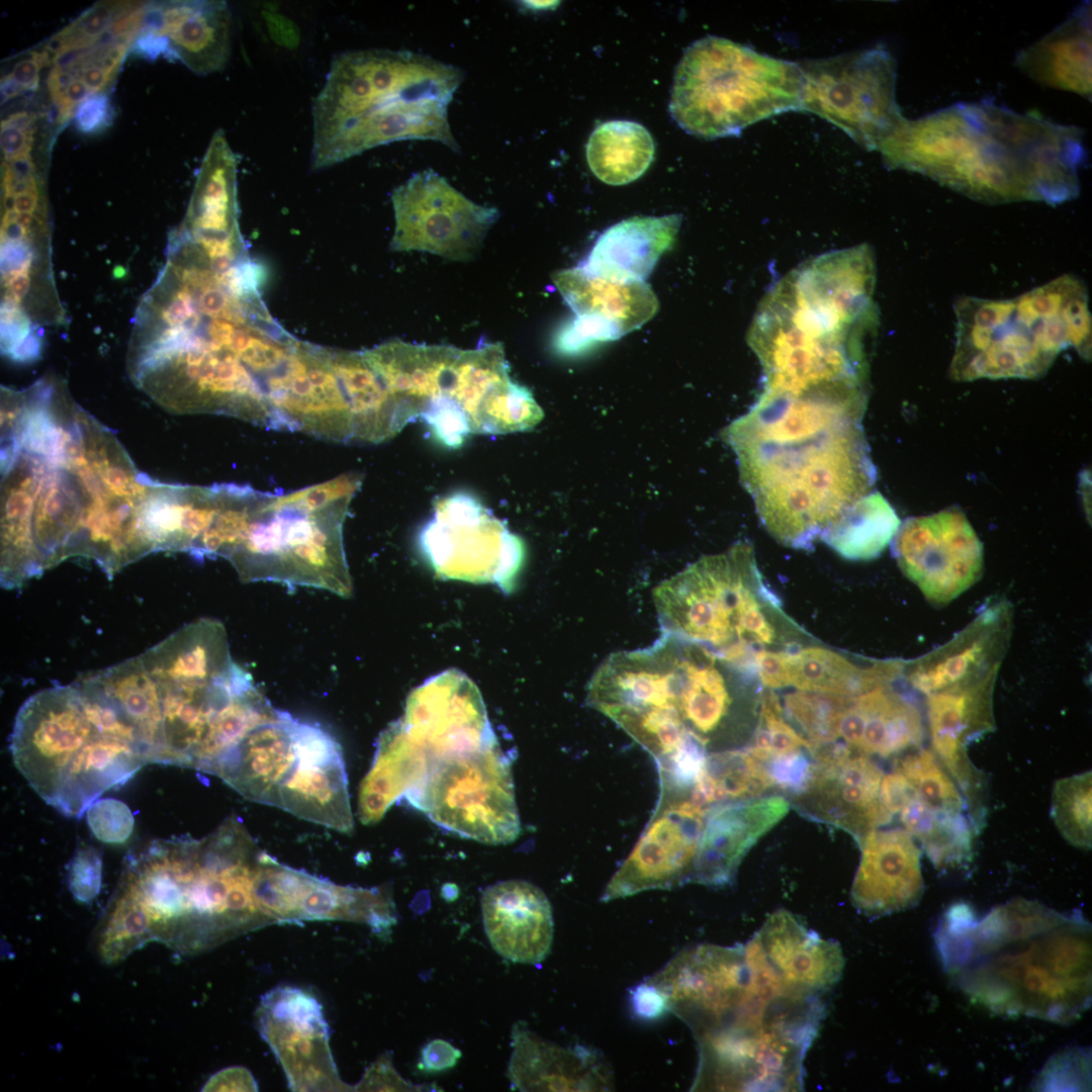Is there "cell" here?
I'll list each match as a JSON object with an SVG mask.
<instances>
[{
  "instance_id": "51",
  "label": "cell",
  "mask_w": 1092,
  "mask_h": 1092,
  "mask_svg": "<svg viewBox=\"0 0 1092 1092\" xmlns=\"http://www.w3.org/2000/svg\"><path fill=\"white\" fill-rule=\"evenodd\" d=\"M462 1053L449 1041L435 1038L426 1043L421 1051L419 1069L426 1073H441L454 1068Z\"/></svg>"
},
{
  "instance_id": "19",
  "label": "cell",
  "mask_w": 1092,
  "mask_h": 1092,
  "mask_svg": "<svg viewBox=\"0 0 1092 1092\" xmlns=\"http://www.w3.org/2000/svg\"><path fill=\"white\" fill-rule=\"evenodd\" d=\"M747 978L743 945L699 944L678 952L646 982L698 1040L732 1013L745 993Z\"/></svg>"
},
{
  "instance_id": "42",
  "label": "cell",
  "mask_w": 1092,
  "mask_h": 1092,
  "mask_svg": "<svg viewBox=\"0 0 1092 1092\" xmlns=\"http://www.w3.org/2000/svg\"><path fill=\"white\" fill-rule=\"evenodd\" d=\"M895 768L908 780L919 798L931 809L969 816L963 793L932 749L921 748L904 755L898 759Z\"/></svg>"
},
{
  "instance_id": "40",
  "label": "cell",
  "mask_w": 1092,
  "mask_h": 1092,
  "mask_svg": "<svg viewBox=\"0 0 1092 1092\" xmlns=\"http://www.w3.org/2000/svg\"><path fill=\"white\" fill-rule=\"evenodd\" d=\"M900 821L917 838L934 868L941 872L966 868L973 859L978 835L967 814L937 812L916 794L898 812Z\"/></svg>"
},
{
  "instance_id": "5",
  "label": "cell",
  "mask_w": 1092,
  "mask_h": 1092,
  "mask_svg": "<svg viewBox=\"0 0 1092 1092\" xmlns=\"http://www.w3.org/2000/svg\"><path fill=\"white\" fill-rule=\"evenodd\" d=\"M944 971L993 1012L1069 1023L1091 1005V926L1015 898L982 919L952 905L934 934Z\"/></svg>"
},
{
  "instance_id": "36",
  "label": "cell",
  "mask_w": 1092,
  "mask_h": 1092,
  "mask_svg": "<svg viewBox=\"0 0 1092 1092\" xmlns=\"http://www.w3.org/2000/svg\"><path fill=\"white\" fill-rule=\"evenodd\" d=\"M430 764L426 751L406 733L400 720L378 737L372 765L361 783L358 814L362 823L378 822L386 811L416 789Z\"/></svg>"
},
{
  "instance_id": "45",
  "label": "cell",
  "mask_w": 1092,
  "mask_h": 1092,
  "mask_svg": "<svg viewBox=\"0 0 1092 1092\" xmlns=\"http://www.w3.org/2000/svg\"><path fill=\"white\" fill-rule=\"evenodd\" d=\"M803 748H809L808 741L786 721L777 695L772 691H765L754 742L748 749L756 757L765 758L770 754L788 753Z\"/></svg>"
},
{
  "instance_id": "37",
  "label": "cell",
  "mask_w": 1092,
  "mask_h": 1092,
  "mask_svg": "<svg viewBox=\"0 0 1092 1092\" xmlns=\"http://www.w3.org/2000/svg\"><path fill=\"white\" fill-rule=\"evenodd\" d=\"M898 672L896 663L862 668L823 647L784 650L785 687L805 692L853 697L888 685Z\"/></svg>"
},
{
  "instance_id": "27",
  "label": "cell",
  "mask_w": 1092,
  "mask_h": 1092,
  "mask_svg": "<svg viewBox=\"0 0 1092 1092\" xmlns=\"http://www.w3.org/2000/svg\"><path fill=\"white\" fill-rule=\"evenodd\" d=\"M814 761L811 782L795 800L803 815L845 830L857 843L892 821L880 796L884 771L869 755L847 749Z\"/></svg>"
},
{
  "instance_id": "10",
  "label": "cell",
  "mask_w": 1092,
  "mask_h": 1092,
  "mask_svg": "<svg viewBox=\"0 0 1092 1092\" xmlns=\"http://www.w3.org/2000/svg\"><path fill=\"white\" fill-rule=\"evenodd\" d=\"M956 315L950 376L958 381L1038 377L1068 347L1090 355L1088 295L1070 275L1013 299L964 297Z\"/></svg>"
},
{
  "instance_id": "32",
  "label": "cell",
  "mask_w": 1092,
  "mask_h": 1092,
  "mask_svg": "<svg viewBox=\"0 0 1092 1092\" xmlns=\"http://www.w3.org/2000/svg\"><path fill=\"white\" fill-rule=\"evenodd\" d=\"M510 1077L522 1091H607L613 1073L598 1051L563 1048L516 1024Z\"/></svg>"
},
{
  "instance_id": "49",
  "label": "cell",
  "mask_w": 1092,
  "mask_h": 1092,
  "mask_svg": "<svg viewBox=\"0 0 1092 1092\" xmlns=\"http://www.w3.org/2000/svg\"><path fill=\"white\" fill-rule=\"evenodd\" d=\"M114 110L109 94H97L79 104L74 122L79 132L96 134L106 129L113 120Z\"/></svg>"
},
{
  "instance_id": "15",
  "label": "cell",
  "mask_w": 1092,
  "mask_h": 1092,
  "mask_svg": "<svg viewBox=\"0 0 1092 1092\" xmlns=\"http://www.w3.org/2000/svg\"><path fill=\"white\" fill-rule=\"evenodd\" d=\"M802 109L841 128L863 148L878 150L904 120L896 101L897 66L883 47L809 61Z\"/></svg>"
},
{
  "instance_id": "39",
  "label": "cell",
  "mask_w": 1092,
  "mask_h": 1092,
  "mask_svg": "<svg viewBox=\"0 0 1092 1092\" xmlns=\"http://www.w3.org/2000/svg\"><path fill=\"white\" fill-rule=\"evenodd\" d=\"M654 142L640 123L611 120L597 126L586 145L592 172L610 185H624L638 179L654 158Z\"/></svg>"
},
{
  "instance_id": "18",
  "label": "cell",
  "mask_w": 1092,
  "mask_h": 1092,
  "mask_svg": "<svg viewBox=\"0 0 1092 1092\" xmlns=\"http://www.w3.org/2000/svg\"><path fill=\"white\" fill-rule=\"evenodd\" d=\"M894 537L902 572L935 606L957 599L982 574V543L960 509L909 518Z\"/></svg>"
},
{
  "instance_id": "11",
  "label": "cell",
  "mask_w": 1092,
  "mask_h": 1092,
  "mask_svg": "<svg viewBox=\"0 0 1092 1092\" xmlns=\"http://www.w3.org/2000/svg\"><path fill=\"white\" fill-rule=\"evenodd\" d=\"M663 632L697 643L748 672L754 653L778 635V598L762 580L751 546L705 556L653 592Z\"/></svg>"
},
{
  "instance_id": "21",
  "label": "cell",
  "mask_w": 1092,
  "mask_h": 1092,
  "mask_svg": "<svg viewBox=\"0 0 1092 1092\" xmlns=\"http://www.w3.org/2000/svg\"><path fill=\"white\" fill-rule=\"evenodd\" d=\"M258 1028L292 1091H347L329 1044V1027L318 1001L290 986L266 993L257 1009Z\"/></svg>"
},
{
  "instance_id": "48",
  "label": "cell",
  "mask_w": 1092,
  "mask_h": 1092,
  "mask_svg": "<svg viewBox=\"0 0 1092 1092\" xmlns=\"http://www.w3.org/2000/svg\"><path fill=\"white\" fill-rule=\"evenodd\" d=\"M102 857L100 851L87 843L79 844L68 869L69 889L82 903L94 900L100 892Z\"/></svg>"
},
{
  "instance_id": "3",
  "label": "cell",
  "mask_w": 1092,
  "mask_h": 1092,
  "mask_svg": "<svg viewBox=\"0 0 1092 1092\" xmlns=\"http://www.w3.org/2000/svg\"><path fill=\"white\" fill-rule=\"evenodd\" d=\"M263 853L235 815L202 838L131 852L96 930L99 958L115 964L151 941L192 954L273 924L255 896Z\"/></svg>"
},
{
  "instance_id": "43",
  "label": "cell",
  "mask_w": 1092,
  "mask_h": 1092,
  "mask_svg": "<svg viewBox=\"0 0 1092 1092\" xmlns=\"http://www.w3.org/2000/svg\"><path fill=\"white\" fill-rule=\"evenodd\" d=\"M1091 771L1058 780L1053 789L1051 815L1062 836L1078 848H1091Z\"/></svg>"
},
{
  "instance_id": "2",
  "label": "cell",
  "mask_w": 1092,
  "mask_h": 1092,
  "mask_svg": "<svg viewBox=\"0 0 1092 1092\" xmlns=\"http://www.w3.org/2000/svg\"><path fill=\"white\" fill-rule=\"evenodd\" d=\"M263 274L250 257L173 230L165 263L132 321L126 369L135 387L183 413L241 399L283 332L261 298Z\"/></svg>"
},
{
  "instance_id": "38",
  "label": "cell",
  "mask_w": 1092,
  "mask_h": 1092,
  "mask_svg": "<svg viewBox=\"0 0 1092 1092\" xmlns=\"http://www.w3.org/2000/svg\"><path fill=\"white\" fill-rule=\"evenodd\" d=\"M88 674L136 728L150 763H157L162 736L160 691L140 655Z\"/></svg>"
},
{
  "instance_id": "17",
  "label": "cell",
  "mask_w": 1092,
  "mask_h": 1092,
  "mask_svg": "<svg viewBox=\"0 0 1092 1092\" xmlns=\"http://www.w3.org/2000/svg\"><path fill=\"white\" fill-rule=\"evenodd\" d=\"M391 201L392 250L426 252L459 262L476 256L499 216L496 208L473 202L431 169L396 187Z\"/></svg>"
},
{
  "instance_id": "22",
  "label": "cell",
  "mask_w": 1092,
  "mask_h": 1092,
  "mask_svg": "<svg viewBox=\"0 0 1092 1092\" xmlns=\"http://www.w3.org/2000/svg\"><path fill=\"white\" fill-rule=\"evenodd\" d=\"M553 281L575 317L556 335L559 353L572 355L596 342L614 341L639 329L659 304L645 281L592 275L579 266L556 272Z\"/></svg>"
},
{
  "instance_id": "30",
  "label": "cell",
  "mask_w": 1092,
  "mask_h": 1092,
  "mask_svg": "<svg viewBox=\"0 0 1092 1092\" xmlns=\"http://www.w3.org/2000/svg\"><path fill=\"white\" fill-rule=\"evenodd\" d=\"M485 934L503 958L520 964H538L549 953L553 940L550 902L537 886L522 880L498 882L481 897Z\"/></svg>"
},
{
  "instance_id": "6",
  "label": "cell",
  "mask_w": 1092,
  "mask_h": 1092,
  "mask_svg": "<svg viewBox=\"0 0 1092 1092\" xmlns=\"http://www.w3.org/2000/svg\"><path fill=\"white\" fill-rule=\"evenodd\" d=\"M852 271L805 264L762 298L747 341L762 367V394L814 397L868 391V341L878 311Z\"/></svg>"
},
{
  "instance_id": "1",
  "label": "cell",
  "mask_w": 1092,
  "mask_h": 1092,
  "mask_svg": "<svg viewBox=\"0 0 1092 1092\" xmlns=\"http://www.w3.org/2000/svg\"><path fill=\"white\" fill-rule=\"evenodd\" d=\"M155 483L61 379L2 387V586L18 587L76 556L112 576L154 552Z\"/></svg>"
},
{
  "instance_id": "16",
  "label": "cell",
  "mask_w": 1092,
  "mask_h": 1092,
  "mask_svg": "<svg viewBox=\"0 0 1092 1092\" xmlns=\"http://www.w3.org/2000/svg\"><path fill=\"white\" fill-rule=\"evenodd\" d=\"M420 547L445 578L497 582L509 589L524 560L521 540L477 499L456 493L438 502Z\"/></svg>"
},
{
  "instance_id": "7",
  "label": "cell",
  "mask_w": 1092,
  "mask_h": 1092,
  "mask_svg": "<svg viewBox=\"0 0 1092 1092\" xmlns=\"http://www.w3.org/2000/svg\"><path fill=\"white\" fill-rule=\"evenodd\" d=\"M462 80L458 67L407 51L336 56L312 104L311 168L406 140L439 142L459 152L448 106Z\"/></svg>"
},
{
  "instance_id": "41",
  "label": "cell",
  "mask_w": 1092,
  "mask_h": 1092,
  "mask_svg": "<svg viewBox=\"0 0 1092 1092\" xmlns=\"http://www.w3.org/2000/svg\"><path fill=\"white\" fill-rule=\"evenodd\" d=\"M900 524L888 500L880 492H870L846 509L820 539L846 559L870 560L884 551Z\"/></svg>"
},
{
  "instance_id": "55",
  "label": "cell",
  "mask_w": 1092,
  "mask_h": 1092,
  "mask_svg": "<svg viewBox=\"0 0 1092 1092\" xmlns=\"http://www.w3.org/2000/svg\"><path fill=\"white\" fill-rule=\"evenodd\" d=\"M632 1005L637 1015L644 1018H655L666 1010L661 995L647 982L633 989Z\"/></svg>"
},
{
  "instance_id": "4",
  "label": "cell",
  "mask_w": 1092,
  "mask_h": 1092,
  "mask_svg": "<svg viewBox=\"0 0 1092 1092\" xmlns=\"http://www.w3.org/2000/svg\"><path fill=\"white\" fill-rule=\"evenodd\" d=\"M887 167L915 172L988 203L1077 196L1083 131L992 101L957 103L904 119L878 150Z\"/></svg>"
},
{
  "instance_id": "13",
  "label": "cell",
  "mask_w": 1092,
  "mask_h": 1092,
  "mask_svg": "<svg viewBox=\"0 0 1092 1092\" xmlns=\"http://www.w3.org/2000/svg\"><path fill=\"white\" fill-rule=\"evenodd\" d=\"M149 1H98L33 47L40 80L33 94L61 132L86 98L109 94L131 53Z\"/></svg>"
},
{
  "instance_id": "20",
  "label": "cell",
  "mask_w": 1092,
  "mask_h": 1092,
  "mask_svg": "<svg viewBox=\"0 0 1092 1092\" xmlns=\"http://www.w3.org/2000/svg\"><path fill=\"white\" fill-rule=\"evenodd\" d=\"M708 811L691 797L659 794L645 830L609 881L601 901L689 883Z\"/></svg>"
},
{
  "instance_id": "26",
  "label": "cell",
  "mask_w": 1092,
  "mask_h": 1092,
  "mask_svg": "<svg viewBox=\"0 0 1092 1092\" xmlns=\"http://www.w3.org/2000/svg\"><path fill=\"white\" fill-rule=\"evenodd\" d=\"M932 750L963 793L975 831L987 813L986 779L968 756L967 747L994 727L990 687L967 681L928 696Z\"/></svg>"
},
{
  "instance_id": "47",
  "label": "cell",
  "mask_w": 1092,
  "mask_h": 1092,
  "mask_svg": "<svg viewBox=\"0 0 1092 1092\" xmlns=\"http://www.w3.org/2000/svg\"><path fill=\"white\" fill-rule=\"evenodd\" d=\"M93 835L104 843L119 844L131 835L134 825L128 806L114 798L97 799L86 810Z\"/></svg>"
},
{
  "instance_id": "46",
  "label": "cell",
  "mask_w": 1092,
  "mask_h": 1092,
  "mask_svg": "<svg viewBox=\"0 0 1092 1092\" xmlns=\"http://www.w3.org/2000/svg\"><path fill=\"white\" fill-rule=\"evenodd\" d=\"M804 749L758 758L769 789L777 788L796 797L807 789L814 774L815 761L811 754H805Z\"/></svg>"
},
{
  "instance_id": "44",
  "label": "cell",
  "mask_w": 1092,
  "mask_h": 1092,
  "mask_svg": "<svg viewBox=\"0 0 1092 1092\" xmlns=\"http://www.w3.org/2000/svg\"><path fill=\"white\" fill-rule=\"evenodd\" d=\"M844 698L805 691L786 696V712L803 732L809 747L837 740L836 721Z\"/></svg>"
},
{
  "instance_id": "35",
  "label": "cell",
  "mask_w": 1092,
  "mask_h": 1092,
  "mask_svg": "<svg viewBox=\"0 0 1092 1092\" xmlns=\"http://www.w3.org/2000/svg\"><path fill=\"white\" fill-rule=\"evenodd\" d=\"M1016 67L1040 85L1091 99V5L1079 6L1064 22L1022 50Z\"/></svg>"
},
{
  "instance_id": "24",
  "label": "cell",
  "mask_w": 1092,
  "mask_h": 1092,
  "mask_svg": "<svg viewBox=\"0 0 1092 1092\" xmlns=\"http://www.w3.org/2000/svg\"><path fill=\"white\" fill-rule=\"evenodd\" d=\"M400 721L430 758L473 752L497 740L480 693L459 672L441 673L414 690Z\"/></svg>"
},
{
  "instance_id": "31",
  "label": "cell",
  "mask_w": 1092,
  "mask_h": 1092,
  "mask_svg": "<svg viewBox=\"0 0 1092 1092\" xmlns=\"http://www.w3.org/2000/svg\"><path fill=\"white\" fill-rule=\"evenodd\" d=\"M924 734L918 707L887 685L845 697L836 721L837 740L866 755L900 754L918 747Z\"/></svg>"
},
{
  "instance_id": "28",
  "label": "cell",
  "mask_w": 1092,
  "mask_h": 1092,
  "mask_svg": "<svg viewBox=\"0 0 1092 1092\" xmlns=\"http://www.w3.org/2000/svg\"><path fill=\"white\" fill-rule=\"evenodd\" d=\"M860 859L851 886L852 905L880 917L918 904L924 883L921 849L904 828L875 829L858 843Z\"/></svg>"
},
{
  "instance_id": "9",
  "label": "cell",
  "mask_w": 1092,
  "mask_h": 1092,
  "mask_svg": "<svg viewBox=\"0 0 1092 1092\" xmlns=\"http://www.w3.org/2000/svg\"><path fill=\"white\" fill-rule=\"evenodd\" d=\"M361 476L347 473L287 493L238 485L224 513L219 556L243 581L308 586L348 597L343 524Z\"/></svg>"
},
{
  "instance_id": "53",
  "label": "cell",
  "mask_w": 1092,
  "mask_h": 1092,
  "mask_svg": "<svg viewBox=\"0 0 1092 1092\" xmlns=\"http://www.w3.org/2000/svg\"><path fill=\"white\" fill-rule=\"evenodd\" d=\"M203 1091H257L252 1074L243 1067H232L213 1075Z\"/></svg>"
},
{
  "instance_id": "54",
  "label": "cell",
  "mask_w": 1092,
  "mask_h": 1092,
  "mask_svg": "<svg viewBox=\"0 0 1092 1092\" xmlns=\"http://www.w3.org/2000/svg\"><path fill=\"white\" fill-rule=\"evenodd\" d=\"M360 1090H397L405 1087L404 1082L393 1071L390 1063L380 1060L365 1074L358 1085Z\"/></svg>"
},
{
  "instance_id": "50",
  "label": "cell",
  "mask_w": 1092,
  "mask_h": 1092,
  "mask_svg": "<svg viewBox=\"0 0 1092 1092\" xmlns=\"http://www.w3.org/2000/svg\"><path fill=\"white\" fill-rule=\"evenodd\" d=\"M1085 1061H1087V1059H1084L1081 1055L1075 1054L1074 1052L1066 1053L1065 1055L1063 1054L1060 1057L1055 1058L1042 1071L1039 1078L1041 1083L1039 1087H1042L1045 1090H1062V1084L1066 1081V1076L1068 1075L1073 1079L1077 1088L1083 1087L1079 1083V1079H1088L1087 1077H1082L1083 1073L1088 1072H1081L1088 1071L1087 1062Z\"/></svg>"
},
{
  "instance_id": "23",
  "label": "cell",
  "mask_w": 1092,
  "mask_h": 1092,
  "mask_svg": "<svg viewBox=\"0 0 1092 1092\" xmlns=\"http://www.w3.org/2000/svg\"><path fill=\"white\" fill-rule=\"evenodd\" d=\"M232 49V15L223 1L148 2L131 53L179 61L197 75L224 69Z\"/></svg>"
},
{
  "instance_id": "8",
  "label": "cell",
  "mask_w": 1092,
  "mask_h": 1092,
  "mask_svg": "<svg viewBox=\"0 0 1092 1092\" xmlns=\"http://www.w3.org/2000/svg\"><path fill=\"white\" fill-rule=\"evenodd\" d=\"M9 748L34 792L72 818L150 763L135 727L85 674L29 697L15 717Z\"/></svg>"
},
{
  "instance_id": "34",
  "label": "cell",
  "mask_w": 1092,
  "mask_h": 1092,
  "mask_svg": "<svg viewBox=\"0 0 1092 1092\" xmlns=\"http://www.w3.org/2000/svg\"><path fill=\"white\" fill-rule=\"evenodd\" d=\"M681 216H634L606 230L586 260V273L618 281H645L675 241Z\"/></svg>"
},
{
  "instance_id": "14",
  "label": "cell",
  "mask_w": 1092,
  "mask_h": 1092,
  "mask_svg": "<svg viewBox=\"0 0 1092 1092\" xmlns=\"http://www.w3.org/2000/svg\"><path fill=\"white\" fill-rule=\"evenodd\" d=\"M429 759L425 779L405 796L413 807L439 827L482 843L518 837L511 761L497 740L473 752Z\"/></svg>"
},
{
  "instance_id": "25",
  "label": "cell",
  "mask_w": 1092,
  "mask_h": 1092,
  "mask_svg": "<svg viewBox=\"0 0 1092 1092\" xmlns=\"http://www.w3.org/2000/svg\"><path fill=\"white\" fill-rule=\"evenodd\" d=\"M55 140L36 122L1 127V236L34 242L52 238L48 170Z\"/></svg>"
},
{
  "instance_id": "12",
  "label": "cell",
  "mask_w": 1092,
  "mask_h": 1092,
  "mask_svg": "<svg viewBox=\"0 0 1092 1092\" xmlns=\"http://www.w3.org/2000/svg\"><path fill=\"white\" fill-rule=\"evenodd\" d=\"M804 84L799 64L709 35L692 43L680 59L669 111L695 136H735L759 120L801 110Z\"/></svg>"
},
{
  "instance_id": "29",
  "label": "cell",
  "mask_w": 1092,
  "mask_h": 1092,
  "mask_svg": "<svg viewBox=\"0 0 1092 1092\" xmlns=\"http://www.w3.org/2000/svg\"><path fill=\"white\" fill-rule=\"evenodd\" d=\"M789 802L768 796L712 807L705 818L689 883L723 887L754 844L788 813Z\"/></svg>"
},
{
  "instance_id": "33",
  "label": "cell",
  "mask_w": 1092,
  "mask_h": 1092,
  "mask_svg": "<svg viewBox=\"0 0 1092 1092\" xmlns=\"http://www.w3.org/2000/svg\"><path fill=\"white\" fill-rule=\"evenodd\" d=\"M753 938L778 976L793 987L821 994L841 977L840 946L807 929L787 910L768 916Z\"/></svg>"
},
{
  "instance_id": "52",
  "label": "cell",
  "mask_w": 1092,
  "mask_h": 1092,
  "mask_svg": "<svg viewBox=\"0 0 1092 1092\" xmlns=\"http://www.w3.org/2000/svg\"><path fill=\"white\" fill-rule=\"evenodd\" d=\"M915 794L912 785L898 769L895 768L893 771L884 775L880 787V796L882 803L892 815L897 814Z\"/></svg>"
}]
</instances>
